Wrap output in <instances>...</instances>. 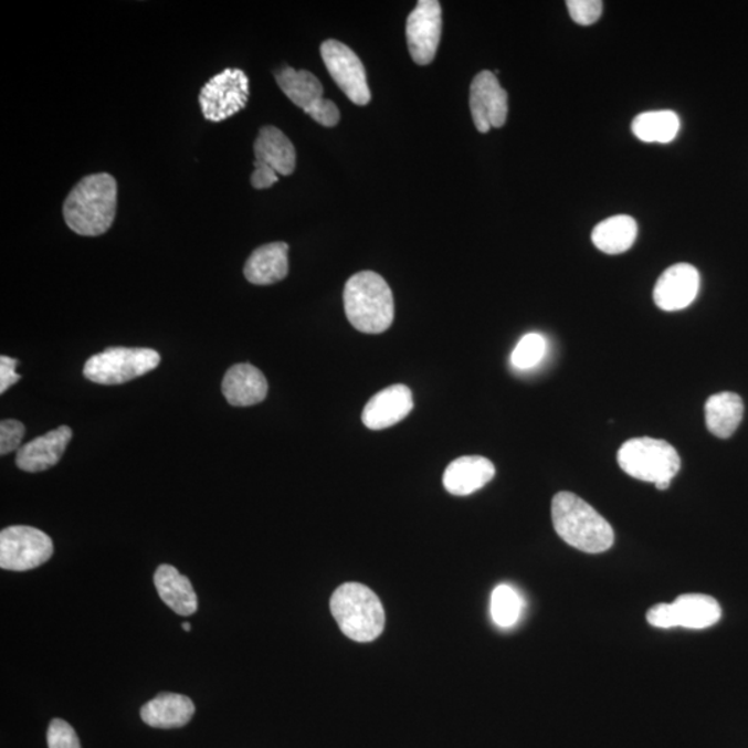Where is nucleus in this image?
<instances>
[{"mask_svg": "<svg viewBox=\"0 0 748 748\" xmlns=\"http://www.w3.org/2000/svg\"><path fill=\"white\" fill-rule=\"evenodd\" d=\"M117 201L118 186L113 175H87L65 199L64 221L80 236H101L108 232L116 220Z\"/></svg>", "mask_w": 748, "mask_h": 748, "instance_id": "1", "label": "nucleus"}, {"mask_svg": "<svg viewBox=\"0 0 748 748\" xmlns=\"http://www.w3.org/2000/svg\"><path fill=\"white\" fill-rule=\"evenodd\" d=\"M551 522L567 545L586 554H603L614 544V531L609 522L576 494L555 495Z\"/></svg>", "mask_w": 748, "mask_h": 748, "instance_id": "2", "label": "nucleus"}, {"mask_svg": "<svg viewBox=\"0 0 748 748\" xmlns=\"http://www.w3.org/2000/svg\"><path fill=\"white\" fill-rule=\"evenodd\" d=\"M344 309L349 324L366 335H380L394 322V297L379 273H355L344 288Z\"/></svg>", "mask_w": 748, "mask_h": 748, "instance_id": "3", "label": "nucleus"}, {"mask_svg": "<svg viewBox=\"0 0 748 748\" xmlns=\"http://www.w3.org/2000/svg\"><path fill=\"white\" fill-rule=\"evenodd\" d=\"M333 617L344 635L355 642H373L384 631L386 611L378 594L362 583H343L330 599Z\"/></svg>", "mask_w": 748, "mask_h": 748, "instance_id": "4", "label": "nucleus"}, {"mask_svg": "<svg viewBox=\"0 0 748 748\" xmlns=\"http://www.w3.org/2000/svg\"><path fill=\"white\" fill-rule=\"evenodd\" d=\"M617 459L628 476L646 483H671L681 471V457L675 447L667 441L649 436L628 440Z\"/></svg>", "mask_w": 748, "mask_h": 748, "instance_id": "5", "label": "nucleus"}, {"mask_svg": "<svg viewBox=\"0 0 748 748\" xmlns=\"http://www.w3.org/2000/svg\"><path fill=\"white\" fill-rule=\"evenodd\" d=\"M160 362L155 349L113 347L87 359L84 376L96 384L118 386L150 373Z\"/></svg>", "mask_w": 748, "mask_h": 748, "instance_id": "6", "label": "nucleus"}, {"mask_svg": "<svg viewBox=\"0 0 748 748\" xmlns=\"http://www.w3.org/2000/svg\"><path fill=\"white\" fill-rule=\"evenodd\" d=\"M250 80L243 70L228 69L201 87L199 102L207 122L222 123L247 106Z\"/></svg>", "mask_w": 748, "mask_h": 748, "instance_id": "7", "label": "nucleus"}, {"mask_svg": "<svg viewBox=\"0 0 748 748\" xmlns=\"http://www.w3.org/2000/svg\"><path fill=\"white\" fill-rule=\"evenodd\" d=\"M53 555V542L41 529L27 526L4 528L0 533V567L9 571H29L45 565Z\"/></svg>", "mask_w": 748, "mask_h": 748, "instance_id": "8", "label": "nucleus"}, {"mask_svg": "<svg viewBox=\"0 0 748 748\" xmlns=\"http://www.w3.org/2000/svg\"><path fill=\"white\" fill-rule=\"evenodd\" d=\"M322 59L327 71L349 101L357 106H366L370 102V89L366 70L360 59L344 43L327 40L320 46Z\"/></svg>", "mask_w": 748, "mask_h": 748, "instance_id": "9", "label": "nucleus"}, {"mask_svg": "<svg viewBox=\"0 0 748 748\" xmlns=\"http://www.w3.org/2000/svg\"><path fill=\"white\" fill-rule=\"evenodd\" d=\"M442 9L436 0H420L407 21V41L413 62L428 65L439 51Z\"/></svg>", "mask_w": 748, "mask_h": 748, "instance_id": "10", "label": "nucleus"}, {"mask_svg": "<svg viewBox=\"0 0 748 748\" xmlns=\"http://www.w3.org/2000/svg\"><path fill=\"white\" fill-rule=\"evenodd\" d=\"M471 112L478 133L504 127L509 106L507 92L491 71H482L471 85Z\"/></svg>", "mask_w": 748, "mask_h": 748, "instance_id": "11", "label": "nucleus"}, {"mask_svg": "<svg viewBox=\"0 0 748 748\" xmlns=\"http://www.w3.org/2000/svg\"><path fill=\"white\" fill-rule=\"evenodd\" d=\"M700 291V273L691 264H676L660 276L653 297L657 307L675 313L689 307Z\"/></svg>", "mask_w": 748, "mask_h": 748, "instance_id": "12", "label": "nucleus"}, {"mask_svg": "<svg viewBox=\"0 0 748 748\" xmlns=\"http://www.w3.org/2000/svg\"><path fill=\"white\" fill-rule=\"evenodd\" d=\"M71 440L73 430L67 425H60L56 430L49 431L45 435L38 436L21 446L15 456V464L27 473L45 472L62 461Z\"/></svg>", "mask_w": 748, "mask_h": 748, "instance_id": "13", "label": "nucleus"}, {"mask_svg": "<svg viewBox=\"0 0 748 748\" xmlns=\"http://www.w3.org/2000/svg\"><path fill=\"white\" fill-rule=\"evenodd\" d=\"M412 409V391L403 384L390 386L366 403L362 422L370 430L389 429L405 419Z\"/></svg>", "mask_w": 748, "mask_h": 748, "instance_id": "14", "label": "nucleus"}, {"mask_svg": "<svg viewBox=\"0 0 748 748\" xmlns=\"http://www.w3.org/2000/svg\"><path fill=\"white\" fill-rule=\"evenodd\" d=\"M254 167L288 177L297 166V152L292 140L281 129L267 125L261 128L254 144Z\"/></svg>", "mask_w": 748, "mask_h": 748, "instance_id": "15", "label": "nucleus"}, {"mask_svg": "<svg viewBox=\"0 0 748 748\" xmlns=\"http://www.w3.org/2000/svg\"><path fill=\"white\" fill-rule=\"evenodd\" d=\"M495 477L494 463L483 456H462L450 463L444 473V487L451 495L477 493Z\"/></svg>", "mask_w": 748, "mask_h": 748, "instance_id": "16", "label": "nucleus"}, {"mask_svg": "<svg viewBox=\"0 0 748 748\" xmlns=\"http://www.w3.org/2000/svg\"><path fill=\"white\" fill-rule=\"evenodd\" d=\"M222 392L232 407H253L265 400L267 381L255 366L239 364L226 371L222 381Z\"/></svg>", "mask_w": 748, "mask_h": 748, "instance_id": "17", "label": "nucleus"}, {"mask_svg": "<svg viewBox=\"0 0 748 748\" xmlns=\"http://www.w3.org/2000/svg\"><path fill=\"white\" fill-rule=\"evenodd\" d=\"M288 275V244L283 242L261 245L244 265V276L256 286H270Z\"/></svg>", "mask_w": 748, "mask_h": 748, "instance_id": "18", "label": "nucleus"}, {"mask_svg": "<svg viewBox=\"0 0 748 748\" xmlns=\"http://www.w3.org/2000/svg\"><path fill=\"white\" fill-rule=\"evenodd\" d=\"M196 713L194 703L177 693H161L140 709L144 723L158 729L182 728Z\"/></svg>", "mask_w": 748, "mask_h": 748, "instance_id": "19", "label": "nucleus"}, {"mask_svg": "<svg viewBox=\"0 0 748 748\" xmlns=\"http://www.w3.org/2000/svg\"><path fill=\"white\" fill-rule=\"evenodd\" d=\"M674 628L687 630H706L717 624L723 617V609L713 597L700 593L682 594L670 603Z\"/></svg>", "mask_w": 748, "mask_h": 748, "instance_id": "20", "label": "nucleus"}, {"mask_svg": "<svg viewBox=\"0 0 748 748\" xmlns=\"http://www.w3.org/2000/svg\"><path fill=\"white\" fill-rule=\"evenodd\" d=\"M155 586L164 603L175 613L183 617L198 611V594L188 577L180 575L175 567L161 565L155 575Z\"/></svg>", "mask_w": 748, "mask_h": 748, "instance_id": "21", "label": "nucleus"}, {"mask_svg": "<svg viewBox=\"0 0 748 748\" xmlns=\"http://www.w3.org/2000/svg\"><path fill=\"white\" fill-rule=\"evenodd\" d=\"M275 78L278 87L288 99L297 107L303 108L305 113L324 99V86L307 70H294L288 65H283L275 71Z\"/></svg>", "mask_w": 748, "mask_h": 748, "instance_id": "22", "label": "nucleus"}, {"mask_svg": "<svg viewBox=\"0 0 748 748\" xmlns=\"http://www.w3.org/2000/svg\"><path fill=\"white\" fill-rule=\"evenodd\" d=\"M745 407L735 392H719L706 402V424L718 439H729L741 423Z\"/></svg>", "mask_w": 748, "mask_h": 748, "instance_id": "23", "label": "nucleus"}, {"mask_svg": "<svg viewBox=\"0 0 748 748\" xmlns=\"http://www.w3.org/2000/svg\"><path fill=\"white\" fill-rule=\"evenodd\" d=\"M636 236L638 223L632 217L614 215L594 226L592 242L603 253L617 255L630 250Z\"/></svg>", "mask_w": 748, "mask_h": 748, "instance_id": "24", "label": "nucleus"}, {"mask_svg": "<svg viewBox=\"0 0 748 748\" xmlns=\"http://www.w3.org/2000/svg\"><path fill=\"white\" fill-rule=\"evenodd\" d=\"M681 128L679 117L674 112H649L633 119L632 133L646 144H670Z\"/></svg>", "mask_w": 748, "mask_h": 748, "instance_id": "25", "label": "nucleus"}, {"mask_svg": "<svg viewBox=\"0 0 748 748\" xmlns=\"http://www.w3.org/2000/svg\"><path fill=\"white\" fill-rule=\"evenodd\" d=\"M523 599L515 588L502 583L496 587L491 597V615L496 625L512 628L520 620Z\"/></svg>", "mask_w": 748, "mask_h": 748, "instance_id": "26", "label": "nucleus"}, {"mask_svg": "<svg viewBox=\"0 0 748 748\" xmlns=\"http://www.w3.org/2000/svg\"><path fill=\"white\" fill-rule=\"evenodd\" d=\"M545 351V338L538 333H529L518 341L515 351H513L512 365L520 370L531 369L542 360Z\"/></svg>", "mask_w": 748, "mask_h": 748, "instance_id": "27", "label": "nucleus"}, {"mask_svg": "<svg viewBox=\"0 0 748 748\" xmlns=\"http://www.w3.org/2000/svg\"><path fill=\"white\" fill-rule=\"evenodd\" d=\"M566 4L572 21L583 27L597 23L603 12L600 0H569Z\"/></svg>", "mask_w": 748, "mask_h": 748, "instance_id": "28", "label": "nucleus"}, {"mask_svg": "<svg viewBox=\"0 0 748 748\" xmlns=\"http://www.w3.org/2000/svg\"><path fill=\"white\" fill-rule=\"evenodd\" d=\"M49 748H81L73 726L63 719H53L48 730Z\"/></svg>", "mask_w": 748, "mask_h": 748, "instance_id": "29", "label": "nucleus"}, {"mask_svg": "<svg viewBox=\"0 0 748 748\" xmlns=\"http://www.w3.org/2000/svg\"><path fill=\"white\" fill-rule=\"evenodd\" d=\"M25 434L24 424L19 420L8 419L0 423V453L8 455L21 447Z\"/></svg>", "mask_w": 748, "mask_h": 748, "instance_id": "30", "label": "nucleus"}, {"mask_svg": "<svg viewBox=\"0 0 748 748\" xmlns=\"http://www.w3.org/2000/svg\"><path fill=\"white\" fill-rule=\"evenodd\" d=\"M307 114L314 122L320 124L322 127L333 128L340 123V110H338L336 103L325 99V97L316 103L313 108H309Z\"/></svg>", "mask_w": 748, "mask_h": 748, "instance_id": "31", "label": "nucleus"}, {"mask_svg": "<svg viewBox=\"0 0 748 748\" xmlns=\"http://www.w3.org/2000/svg\"><path fill=\"white\" fill-rule=\"evenodd\" d=\"M18 365V359L7 357V355L0 357V392L2 394L21 379L20 375L15 373Z\"/></svg>", "mask_w": 748, "mask_h": 748, "instance_id": "32", "label": "nucleus"}, {"mask_svg": "<svg viewBox=\"0 0 748 748\" xmlns=\"http://www.w3.org/2000/svg\"><path fill=\"white\" fill-rule=\"evenodd\" d=\"M182 628L186 632H190V630H192V625H190L189 622H183Z\"/></svg>", "mask_w": 748, "mask_h": 748, "instance_id": "33", "label": "nucleus"}]
</instances>
